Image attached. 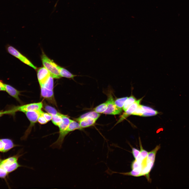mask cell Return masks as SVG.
Wrapping results in <instances>:
<instances>
[{
  "mask_svg": "<svg viewBox=\"0 0 189 189\" xmlns=\"http://www.w3.org/2000/svg\"><path fill=\"white\" fill-rule=\"evenodd\" d=\"M82 129L79 123L71 119L70 123L68 126L64 130L59 133L58 138L56 141L50 145V147L53 148L60 149L65 137L69 133L76 130H81Z\"/></svg>",
  "mask_w": 189,
  "mask_h": 189,
  "instance_id": "obj_1",
  "label": "cell"
},
{
  "mask_svg": "<svg viewBox=\"0 0 189 189\" xmlns=\"http://www.w3.org/2000/svg\"><path fill=\"white\" fill-rule=\"evenodd\" d=\"M43 64L50 72L53 78L59 79L61 77L57 67V64L50 59L43 52L41 56Z\"/></svg>",
  "mask_w": 189,
  "mask_h": 189,
  "instance_id": "obj_2",
  "label": "cell"
},
{
  "mask_svg": "<svg viewBox=\"0 0 189 189\" xmlns=\"http://www.w3.org/2000/svg\"><path fill=\"white\" fill-rule=\"evenodd\" d=\"M43 112L41 109L37 111H28L24 113L30 121V124L25 131L24 135L22 138L23 140H25L27 138L31 131L32 127L38 121L39 116L42 114Z\"/></svg>",
  "mask_w": 189,
  "mask_h": 189,
  "instance_id": "obj_3",
  "label": "cell"
},
{
  "mask_svg": "<svg viewBox=\"0 0 189 189\" xmlns=\"http://www.w3.org/2000/svg\"><path fill=\"white\" fill-rule=\"evenodd\" d=\"M43 107V103L41 102L14 107L12 109L13 114L17 111L25 113L28 111L39 110L41 109Z\"/></svg>",
  "mask_w": 189,
  "mask_h": 189,
  "instance_id": "obj_4",
  "label": "cell"
},
{
  "mask_svg": "<svg viewBox=\"0 0 189 189\" xmlns=\"http://www.w3.org/2000/svg\"><path fill=\"white\" fill-rule=\"evenodd\" d=\"M107 104V110L103 113L106 114L116 115L120 114L122 109L117 108L116 106L112 95L111 93H109L106 101Z\"/></svg>",
  "mask_w": 189,
  "mask_h": 189,
  "instance_id": "obj_5",
  "label": "cell"
},
{
  "mask_svg": "<svg viewBox=\"0 0 189 189\" xmlns=\"http://www.w3.org/2000/svg\"><path fill=\"white\" fill-rule=\"evenodd\" d=\"M7 50L10 54L19 59L24 63L35 70L37 69V67L34 66L27 58L13 47L11 46H8L7 48Z\"/></svg>",
  "mask_w": 189,
  "mask_h": 189,
  "instance_id": "obj_6",
  "label": "cell"
},
{
  "mask_svg": "<svg viewBox=\"0 0 189 189\" xmlns=\"http://www.w3.org/2000/svg\"><path fill=\"white\" fill-rule=\"evenodd\" d=\"M143 98L136 100L124 112L121 116L115 125L120 123L127 117L132 115L135 111L138 106L139 105L140 103Z\"/></svg>",
  "mask_w": 189,
  "mask_h": 189,
  "instance_id": "obj_7",
  "label": "cell"
},
{
  "mask_svg": "<svg viewBox=\"0 0 189 189\" xmlns=\"http://www.w3.org/2000/svg\"><path fill=\"white\" fill-rule=\"evenodd\" d=\"M51 75L49 72L44 67L40 68L38 70L37 77L40 86L45 83Z\"/></svg>",
  "mask_w": 189,
  "mask_h": 189,
  "instance_id": "obj_8",
  "label": "cell"
},
{
  "mask_svg": "<svg viewBox=\"0 0 189 189\" xmlns=\"http://www.w3.org/2000/svg\"><path fill=\"white\" fill-rule=\"evenodd\" d=\"M40 87L41 96L52 104L56 105L53 90L48 89L43 86H40Z\"/></svg>",
  "mask_w": 189,
  "mask_h": 189,
  "instance_id": "obj_9",
  "label": "cell"
},
{
  "mask_svg": "<svg viewBox=\"0 0 189 189\" xmlns=\"http://www.w3.org/2000/svg\"><path fill=\"white\" fill-rule=\"evenodd\" d=\"M4 86L5 91L9 94L19 102H20L19 97V96L20 94V91L9 85L4 84Z\"/></svg>",
  "mask_w": 189,
  "mask_h": 189,
  "instance_id": "obj_10",
  "label": "cell"
},
{
  "mask_svg": "<svg viewBox=\"0 0 189 189\" xmlns=\"http://www.w3.org/2000/svg\"><path fill=\"white\" fill-rule=\"evenodd\" d=\"M21 156V155H17L5 159H0V167L3 168L5 166L10 165L17 161L18 158Z\"/></svg>",
  "mask_w": 189,
  "mask_h": 189,
  "instance_id": "obj_11",
  "label": "cell"
},
{
  "mask_svg": "<svg viewBox=\"0 0 189 189\" xmlns=\"http://www.w3.org/2000/svg\"><path fill=\"white\" fill-rule=\"evenodd\" d=\"M57 67L59 71L60 75L61 77H65L74 80V78L75 77L84 76L73 74L65 68L61 67L57 65Z\"/></svg>",
  "mask_w": 189,
  "mask_h": 189,
  "instance_id": "obj_12",
  "label": "cell"
},
{
  "mask_svg": "<svg viewBox=\"0 0 189 189\" xmlns=\"http://www.w3.org/2000/svg\"><path fill=\"white\" fill-rule=\"evenodd\" d=\"M100 116V114L94 111H91L83 114L78 118L75 119V120L78 122L84 119L87 118H92L97 120Z\"/></svg>",
  "mask_w": 189,
  "mask_h": 189,
  "instance_id": "obj_13",
  "label": "cell"
},
{
  "mask_svg": "<svg viewBox=\"0 0 189 189\" xmlns=\"http://www.w3.org/2000/svg\"><path fill=\"white\" fill-rule=\"evenodd\" d=\"M97 120L92 118L84 119L79 122V124L82 128H87L93 125Z\"/></svg>",
  "mask_w": 189,
  "mask_h": 189,
  "instance_id": "obj_14",
  "label": "cell"
},
{
  "mask_svg": "<svg viewBox=\"0 0 189 189\" xmlns=\"http://www.w3.org/2000/svg\"><path fill=\"white\" fill-rule=\"evenodd\" d=\"M62 122L58 126L59 133L64 130L68 126L70 122L71 119L67 116L62 114Z\"/></svg>",
  "mask_w": 189,
  "mask_h": 189,
  "instance_id": "obj_15",
  "label": "cell"
},
{
  "mask_svg": "<svg viewBox=\"0 0 189 189\" xmlns=\"http://www.w3.org/2000/svg\"><path fill=\"white\" fill-rule=\"evenodd\" d=\"M142 107L144 112L141 116L146 117L153 116L157 115L159 113L157 111L150 107L142 105Z\"/></svg>",
  "mask_w": 189,
  "mask_h": 189,
  "instance_id": "obj_16",
  "label": "cell"
},
{
  "mask_svg": "<svg viewBox=\"0 0 189 189\" xmlns=\"http://www.w3.org/2000/svg\"><path fill=\"white\" fill-rule=\"evenodd\" d=\"M4 144V153L6 152L14 147L18 146L14 144L10 139L8 138L2 139Z\"/></svg>",
  "mask_w": 189,
  "mask_h": 189,
  "instance_id": "obj_17",
  "label": "cell"
},
{
  "mask_svg": "<svg viewBox=\"0 0 189 189\" xmlns=\"http://www.w3.org/2000/svg\"><path fill=\"white\" fill-rule=\"evenodd\" d=\"M18 162H16L10 165L4 166L2 168L6 171L8 174L16 170L19 167L22 166Z\"/></svg>",
  "mask_w": 189,
  "mask_h": 189,
  "instance_id": "obj_18",
  "label": "cell"
},
{
  "mask_svg": "<svg viewBox=\"0 0 189 189\" xmlns=\"http://www.w3.org/2000/svg\"><path fill=\"white\" fill-rule=\"evenodd\" d=\"M53 78L51 75L45 83L40 86H43L48 89L53 90L54 87Z\"/></svg>",
  "mask_w": 189,
  "mask_h": 189,
  "instance_id": "obj_19",
  "label": "cell"
},
{
  "mask_svg": "<svg viewBox=\"0 0 189 189\" xmlns=\"http://www.w3.org/2000/svg\"><path fill=\"white\" fill-rule=\"evenodd\" d=\"M128 97H125L118 98L114 101V103L116 107L119 109H122L123 106Z\"/></svg>",
  "mask_w": 189,
  "mask_h": 189,
  "instance_id": "obj_20",
  "label": "cell"
},
{
  "mask_svg": "<svg viewBox=\"0 0 189 189\" xmlns=\"http://www.w3.org/2000/svg\"><path fill=\"white\" fill-rule=\"evenodd\" d=\"M107 108V103L106 102L99 105L93 109L94 111L99 113H103L106 111Z\"/></svg>",
  "mask_w": 189,
  "mask_h": 189,
  "instance_id": "obj_21",
  "label": "cell"
},
{
  "mask_svg": "<svg viewBox=\"0 0 189 189\" xmlns=\"http://www.w3.org/2000/svg\"><path fill=\"white\" fill-rule=\"evenodd\" d=\"M136 100V98L133 95L128 97L125 102L123 109L125 111Z\"/></svg>",
  "mask_w": 189,
  "mask_h": 189,
  "instance_id": "obj_22",
  "label": "cell"
},
{
  "mask_svg": "<svg viewBox=\"0 0 189 189\" xmlns=\"http://www.w3.org/2000/svg\"><path fill=\"white\" fill-rule=\"evenodd\" d=\"M62 114L61 115H52V121L55 125L58 126L61 124L62 121Z\"/></svg>",
  "mask_w": 189,
  "mask_h": 189,
  "instance_id": "obj_23",
  "label": "cell"
},
{
  "mask_svg": "<svg viewBox=\"0 0 189 189\" xmlns=\"http://www.w3.org/2000/svg\"><path fill=\"white\" fill-rule=\"evenodd\" d=\"M44 109L48 113L52 115H61L62 114L58 112L54 108L48 105H45Z\"/></svg>",
  "mask_w": 189,
  "mask_h": 189,
  "instance_id": "obj_24",
  "label": "cell"
},
{
  "mask_svg": "<svg viewBox=\"0 0 189 189\" xmlns=\"http://www.w3.org/2000/svg\"><path fill=\"white\" fill-rule=\"evenodd\" d=\"M139 144L140 148V152L139 155L144 159L147 158L148 154V152L143 148L140 138H139Z\"/></svg>",
  "mask_w": 189,
  "mask_h": 189,
  "instance_id": "obj_25",
  "label": "cell"
},
{
  "mask_svg": "<svg viewBox=\"0 0 189 189\" xmlns=\"http://www.w3.org/2000/svg\"><path fill=\"white\" fill-rule=\"evenodd\" d=\"M144 112L142 105L139 104L132 115L141 116Z\"/></svg>",
  "mask_w": 189,
  "mask_h": 189,
  "instance_id": "obj_26",
  "label": "cell"
},
{
  "mask_svg": "<svg viewBox=\"0 0 189 189\" xmlns=\"http://www.w3.org/2000/svg\"><path fill=\"white\" fill-rule=\"evenodd\" d=\"M132 154L135 159L139 154L140 151L139 150L134 148L132 147Z\"/></svg>",
  "mask_w": 189,
  "mask_h": 189,
  "instance_id": "obj_27",
  "label": "cell"
},
{
  "mask_svg": "<svg viewBox=\"0 0 189 189\" xmlns=\"http://www.w3.org/2000/svg\"><path fill=\"white\" fill-rule=\"evenodd\" d=\"M38 121L39 123L42 124H45L48 122L42 115V113L39 116Z\"/></svg>",
  "mask_w": 189,
  "mask_h": 189,
  "instance_id": "obj_28",
  "label": "cell"
},
{
  "mask_svg": "<svg viewBox=\"0 0 189 189\" xmlns=\"http://www.w3.org/2000/svg\"><path fill=\"white\" fill-rule=\"evenodd\" d=\"M8 173L3 169L0 167V178H5Z\"/></svg>",
  "mask_w": 189,
  "mask_h": 189,
  "instance_id": "obj_29",
  "label": "cell"
},
{
  "mask_svg": "<svg viewBox=\"0 0 189 189\" xmlns=\"http://www.w3.org/2000/svg\"><path fill=\"white\" fill-rule=\"evenodd\" d=\"M42 115L48 122L51 120L52 116L51 114L48 113H45L43 112L42 113Z\"/></svg>",
  "mask_w": 189,
  "mask_h": 189,
  "instance_id": "obj_30",
  "label": "cell"
},
{
  "mask_svg": "<svg viewBox=\"0 0 189 189\" xmlns=\"http://www.w3.org/2000/svg\"><path fill=\"white\" fill-rule=\"evenodd\" d=\"M4 143L2 140V139H0V152L4 153Z\"/></svg>",
  "mask_w": 189,
  "mask_h": 189,
  "instance_id": "obj_31",
  "label": "cell"
},
{
  "mask_svg": "<svg viewBox=\"0 0 189 189\" xmlns=\"http://www.w3.org/2000/svg\"><path fill=\"white\" fill-rule=\"evenodd\" d=\"M11 114V111L10 110L6 111H0V117L2 116L3 115L5 114Z\"/></svg>",
  "mask_w": 189,
  "mask_h": 189,
  "instance_id": "obj_32",
  "label": "cell"
},
{
  "mask_svg": "<svg viewBox=\"0 0 189 189\" xmlns=\"http://www.w3.org/2000/svg\"><path fill=\"white\" fill-rule=\"evenodd\" d=\"M5 91L4 84L0 81V91Z\"/></svg>",
  "mask_w": 189,
  "mask_h": 189,
  "instance_id": "obj_33",
  "label": "cell"
}]
</instances>
